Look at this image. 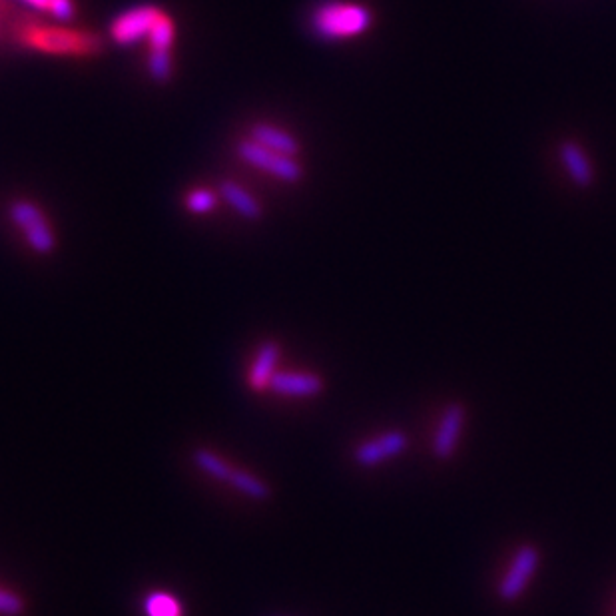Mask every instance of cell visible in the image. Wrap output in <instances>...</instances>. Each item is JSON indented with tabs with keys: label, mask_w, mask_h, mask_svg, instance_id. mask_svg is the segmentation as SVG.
<instances>
[{
	"label": "cell",
	"mask_w": 616,
	"mask_h": 616,
	"mask_svg": "<svg viewBox=\"0 0 616 616\" xmlns=\"http://www.w3.org/2000/svg\"><path fill=\"white\" fill-rule=\"evenodd\" d=\"M559 156L561 162L569 174V178L573 180L575 186H579L581 190H587L593 186L595 182V172H593V164L587 156V152L573 140H567L561 144L559 148Z\"/></svg>",
	"instance_id": "obj_10"
},
{
	"label": "cell",
	"mask_w": 616,
	"mask_h": 616,
	"mask_svg": "<svg viewBox=\"0 0 616 616\" xmlns=\"http://www.w3.org/2000/svg\"><path fill=\"white\" fill-rule=\"evenodd\" d=\"M194 463L212 479L216 481H224V483H230L232 475H234V469L228 461H224L220 455L208 451V449H198L194 453Z\"/></svg>",
	"instance_id": "obj_14"
},
{
	"label": "cell",
	"mask_w": 616,
	"mask_h": 616,
	"mask_svg": "<svg viewBox=\"0 0 616 616\" xmlns=\"http://www.w3.org/2000/svg\"><path fill=\"white\" fill-rule=\"evenodd\" d=\"M268 389L284 397H315L323 391V379L302 371H276Z\"/></svg>",
	"instance_id": "obj_9"
},
{
	"label": "cell",
	"mask_w": 616,
	"mask_h": 616,
	"mask_svg": "<svg viewBox=\"0 0 616 616\" xmlns=\"http://www.w3.org/2000/svg\"><path fill=\"white\" fill-rule=\"evenodd\" d=\"M238 156L246 164L270 174L272 178H276L280 182L298 184L304 178V168L296 160V156H286V154L274 152V150L258 144L252 138H246L238 144Z\"/></svg>",
	"instance_id": "obj_2"
},
{
	"label": "cell",
	"mask_w": 616,
	"mask_h": 616,
	"mask_svg": "<svg viewBox=\"0 0 616 616\" xmlns=\"http://www.w3.org/2000/svg\"><path fill=\"white\" fill-rule=\"evenodd\" d=\"M26 44L52 52V54H88L98 46V40L88 34H78L62 28H42L36 32L28 30Z\"/></svg>",
	"instance_id": "obj_6"
},
{
	"label": "cell",
	"mask_w": 616,
	"mask_h": 616,
	"mask_svg": "<svg viewBox=\"0 0 616 616\" xmlns=\"http://www.w3.org/2000/svg\"><path fill=\"white\" fill-rule=\"evenodd\" d=\"M24 613V601L6 589H0V615L20 616Z\"/></svg>",
	"instance_id": "obj_19"
},
{
	"label": "cell",
	"mask_w": 616,
	"mask_h": 616,
	"mask_svg": "<svg viewBox=\"0 0 616 616\" xmlns=\"http://www.w3.org/2000/svg\"><path fill=\"white\" fill-rule=\"evenodd\" d=\"M144 613L146 616H184L182 605L176 597L168 593H152L144 601Z\"/></svg>",
	"instance_id": "obj_16"
},
{
	"label": "cell",
	"mask_w": 616,
	"mask_h": 616,
	"mask_svg": "<svg viewBox=\"0 0 616 616\" xmlns=\"http://www.w3.org/2000/svg\"><path fill=\"white\" fill-rule=\"evenodd\" d=\"M22 2L38 12H48L58 20H70L74 16L72 0H22Z\"/></svg>",
	"instance_id": "obj_17"
},
{
	"label": "cell",
	"mask_w": 616,
	"mask_h": 616,
	"mask_svg": "<svg viewBox=\"0 0 616 616\" xmlns=\"http://www.w3.org/2000/svg\"><path fill=\"white\" fill-rule=\"evenodd\" d=\"M252 140H256L258 144L274 150V152H280V154H286V156H298L302 152V146L298 142V138L274 124H268V122H260L252 128Z\"/></svg>",
	"instance_id": "obj_11"
},
{
	"label": "cell",
	"mask_w": 616,
	"mask_h": 616,
	"mask_svg": "<svg viewBox=\"0 0 616 616\" xmlns=\"http://www.w3.org/2000/svg\"><path fill=\"white\" fill-rule=\"evenodd\" d=\"M218 204V198L208 188H198L186 194V208L192 214H210Z\"/></svg>",
	"instance_id": "obj_18"
},
{
	"label": "cell",
	"mask_w": 616,
	"mask_h": 616,
	"mask_svg": "<svg viewBox=\"0 0 616 616\" xmlns=\"http://www.w3.org/2000/svg\"><path fill=\"white\" fill-rule=\"evenodd\" d=\"M230 485L234 489H238L242 495H246L250 499H256V501L270 499V495H272V491L268 489V485L264 481H260L258 477H254V475H250L246 471H238V469H234Z\"/></svg>",
	"instance_id": "obj_15"
},
{
	"label": "cell",
	"mask_w": 616,
	"mask_h": 616,
	"mask_svg": "<svg viewBox=\"0 0 616 616\" xmlns=\"http://www.w3.org/2000/svg\"><path fill=\"white\" fill-rule=\"evenodd\" d=\"M465 421H467L465 403L453 401L445 407V411H443V415L437 423L433 443H431L433 455L439 461H449L457 453L459 439H461L463 429H465Z\"/></svg>",
	"instance_id": "obj_7"
},
{
	"label": "cell",
	"mask_w": 616,
	"mask_h": 616,
	"mask_svg": "<svg viewBox=\"0 0 616 616\" xmlns=\"http://www.w3.org/2000/svg\"><path fill=\"white\" fill-rule=\"evenodd\" d=\"M409 445L403 431H385L373 439L363 441L355 451L353 459L359 467H377L393 457H399Z\"/></svg>",
	"instance_id": "obj_8"
},
{
	"label": "cell",
	"mask_w": 616,
	"mask_h": 616,
	"mask_svg": "<svg viewBox=\"0 0 616 616\" xmlns=\"http://www.w3.org/2000/svg\"><path fill=\"white\" fill-rule=\"evenodd\" d=\"M278 361H280V345L274 343V341L262 345L260 351L256 353V357H254L252 367H250V375H248L250 387L256 389V391L268 389L272 377L276 375Z\"/></svg>",
	"instance_id": "obj_12"
},
{
	"label": "cell",
	"mask_w": 616,
	"mask_h": 616,
	"mask_svg": "<svg viewBox=\"0 0 616 616\" xmlns=\"http://www.w3.org/2000/svg\"><path fill=\"white\" fill-rule=\"evenodd\" d=\"M10 220L24 234L26 244L40 256H48L56 248L54 232L44 212L28 200H18L10 206Z\"/></svg>",
	"instance_id": "obj_3"
},
{
	"label": "cell",
	"mask_w": 616,
	"mask_h": 616,
	"mask_svg": "<svg viewBox=\"0 0 616 616\" xmlns=\"http://www.w3.org/2000/svg\"><path fill=\"white\" fill-rule=\"evenodd\" d=\"M371 10L355 2L329 0L319 4L311 14V28L323 40H345L369 30Z\"/></svg>",
	"instance_id": "obj_1"
},
{
	"label": "cell",
	"mask_w": 616,
	"mask_h": 616,
	"mask_svg": "<svg viewBox=\"0 0 616 616\" xmlns=\"http://www.w3.org/2000/svg\"><path fill=\"white\" fill-rule=\"evenodd\" d=\"M541 565V551L535 545H523L515 553L507 573L499 583V597L505 603H515L525 595Z\"/></svg>",
	"instance_id": "obj_5"
},
{
	"label": "cell",
	"mask_w": 616,
	"mask_h": 616,
	"mask_svg": "<svg viewBox=\"0 0 616 616\" xmlns=\"http://www.w3.org/2000/svg\"><path fill=\"white\" fill-rule=\"evenodd\" d=\"M616 616V615H615Z\"/></svg>",
	"instance_id": "obj_20"
},
{
	"label": "cell",
	"mask_w": 616,
	"mask_h": 616,
	"mask_svg": "<svg viewBox=\"0 0 616 616\" xmlns=\"http://www.w3.org/2000/svg\"><path fill=\"white\" fill-rule=\"evenodd\" d=\"M164 10L154 4H138L120 12L110 22V38L118 46H134L142 40H148L154 24L158 22Z\"/></svg>",
	"instance_id": "obj_4"
},
{
	"label": "cell",
	"mask_w": 616,
	"mask_h": 616,
	"mask_svg": "<svg viewBox=\"0 0 616 616\" xmlns=\"http://www.w3.org/2000/svg\"><path fill=\"white\" fill-rule=\"evenodd\" d=\"M220 194L226 200V204L234 212H238L242 218H246V220H260L262 218L264 210H262L260 200L254 194H250L242 184H238L234 180H226L220 186Z\"/></svg>",
	"instance_id": "obj_13"
}]
</instances>
